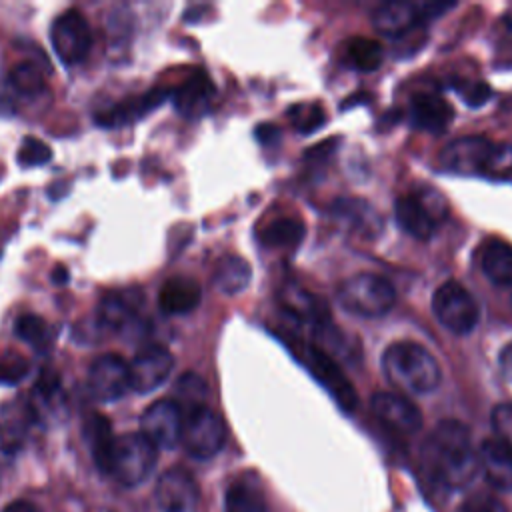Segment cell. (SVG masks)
Returning <instances> with one entry per match:
<instances>
[{
	"mask_svg": "<svg viewBox=\"0 0 512 512\" xmlns=\"http://www.w3.org/2000/svg\"><path fill=\"white\" fill-rule=\"evenodd\" d=\"M52 278H54V282H56V284H62V282H66V280H68V270H66V268H62V266H58Z\"/></svg>",
	"mask_w": 512,
	"mask_h": 512,
	"instance_id": "obj_44",
	"label": "cell"
},
{
	"mask_svg": "<svg viewBox=\"0 0 512 512\" xmlns=\"http://www.w3.org/2000/svg\"><path fill=\"white\" fill-rule=\"evenodd\" d=\"M202 300V288L194 278L174 276L166 280L158 294V306L164 314H188Z\"/></svg>",
	"mask_w": 512,
	"mask_h": 512,
	"instance_id": "obj_21",
	"label": "cell"
},
{
	"mask_svg": "<svg viewBox=\"0 0 512 512\" xmlns=\"http://www.w3.org/2000/svg\"><path fill=\"white\" fill-rule=\"evenodd\" d=\"M296 352L306 364V368L312 372V376L330 392V396L338 402L340 408L352 412L356 408V390L352 388L350 380L344 376V372L338 368V364L332 360L328 352H324L316 344L300 342L296 340Z\"/></svg>",
	"mask_w": 512,
	"mask_h": 512,
	"instance_id": "obj_8",
	"label": "cell"
},
{
	"mask_svg": "<svg viewBox=\"0 0 512 512\" xmlns=\"http://www.w3.org/2000/svg\"><path fill=\"white\" fill-rule=\"evenodd\" d=\"M460 512H510V510L494 496L476 494L462 504Z\"/></svg>",
	"mask_w": 512,
	"mask_h": 512,
	"instance_id": "obj_39",
	"label": "cell"
},
{
	"mask_svg": "<svg viewBox=\"0 0 512 512\" xmlns=\"http://www.w3.org/2000/svg\"><path fill=\"white\" fill-rule=\"evenodd\" d=\"M432 312L442 326L454 334H470L480 318V308L472 294L456 280L440 284L432 296Z\"/></svg>",
	"mask_w": 512,
	"mask_h": 512,
	"instance_id": "obj_7",
	"label": "cell"
},
{
	"mask_svg": "<svg viewBox=\"0 0 512 512\" xmlns=\"http://www.w3.org/2000/svg\"><path fill=\"white\" fill-rule=\"evenodd\" d=\"M174 390H176V398H178V400H174V402L182 408V412H184V408H186V412H188V410H192V408L204 406L206 384H204V380H202L198 374H192V372L182 374V376L178 378Z\"/></svg>",
	"mask_w": 512,
	"mask_h": 512,
	"instance_id": "obj_34",
	"label": "cell"
},
{
	"mask_svg": "<svg viewBox=\"0 0 512 512\" xmlns=\"http://www.w3.org/2000/svg\"><path fill=\"white\" fill-rule=\"evenodd\" d=\"M88 390L98 402L120 400L130 390L128 362L120 356H98L88 370Z\"/></svg>",
	"mask_w": 512,
	"mask_h": 512,
	"instance_id": "obj_14",
	"label": "cell"
},
{
	"mask_svg": "<svg viewBox=\"0 0 512 512\" xmlns=\"http://www.w3.org/2000/svg\"><path fill=\"white\" fill-rule=\"evenodd\" d=\"M84 436H86V442L90 446L96 466L102 472H108L110 456H112V448H114V440H116V436L112 434L110 422L102 414H90L84 422Z\"/></svg>",
	"mask_w": 512,
	"mask_h": 512,
	"instance_id": "obj_26",
	"label": "cell"
},
{
	"mask_svg": "<svg viewBox=\"0 0 512 512\" xmlns=\"http://www.w3.org/2000/svg\"><path fill=\"white\" fill-rule=\"evenodd\" d=\"M410 120L416 128L440 134L454 120L452 104L438 94H416L410 102Z\"/></svg>",
	"mask_w": 512,
	"mask_h": 512,
	"instance_id": "obj_20",
	"label": "cell"
},
{
	"mask_svg": "<svg viewBox=\"0 0 512 512\" xmlns=\"http://www.w3.org/2000/svg\"><path fill=\"white\" fill-rule=\"evenodd\" d=\"M288 118L292 120L294 128H298L304 134L318 130L326 122V114L318 102H302L292 106Z\"/></svg>",
	"mask_w": 512,
	"mask_h": 512,
	"instance_id": "obj_35",
	"label": "cell"
},
{
	"mask_svg": "<svg viewBox=\"0 0 512 512\" xmlns=\"http://www.w3.org/2000/svg\"><path fill=\"white\" fill-rule=\"evenodd\" d=\"M394 216L404 232L418 240H428L446 216V206L440 202L434 204L422 194H404L396 198Z\"/></svg>",
	"mask_w": 512,
	"mask_h": 512,
	"instance_id": "obj_11",
	"label": "cell"
},
{
	"mask_svg": "<svg viewBox=\"0 0 512 512\" xmlns=\"http://www.w3.org/2000/svg\"><path fill=\"white\" fill-rule=\"evenodd\" d=\"M482 272L496 286H512V246L502 240L486 244L482 258Z\"/></svg>",
	"mask_w": 512,
	"mask_h": 512,
	"instance_id": "obj_28",
	"label": "cell"
},
{
	"mask_svg": "<svg viewBox=\"0 0 512 512\" xmlns=\"http://www.w3.org/2000/svg\"><path fill=\"white\" fill-rule=\"evenodd\" d=\"M32 422V404L10 400L0 406V448L6 454L22 450Z\"/></svg>",
	"mask_w": 512,
	"mask_h": 512,
	"instance_id": "obj_19",
	"label": "cell"
},
{
	"mask_svg": "<svg viewBox=\"0 0 512 512\" xmlns=\"http://www.w3.org/2000/svg\"><path fill=\"white\" fill-rule=\"evenodd\" d=\"M282 306L294 316L304 322H314L316 326L328 324V308L324 306L322 300H318L314 294L306 292L304 288L296 284H286L280 292Z\"/></svg>",
	"mask_w": 512,
	"mask_h": 512,
	"instance_id": "obj_25",
	"label": "cell"
},
{
	"mask_svg": "<svg viewBox=\"0 0 512 512\" xmlns=\"http://www.w3.org/2000/svg\"><path fill=\"white\" fill-rule=\"evenodd\" d=\"M158 460V448L142 434L130 432L114 440L108 474H112L122 486L134 488L148 480Z\"/></svg>",
	"mask_w": 512,
	"mask_h": 512,
	"instance_id": "obj_4",
	"label": "cell"
},
{
	"mask_svg": "<svg viewBox=\"0 0 512 512\" xmlns=\"http://www.w3.org/2000/svg\"><path fill=\"white\" fill-rule=\"evenodd\" d=\"M14 332L20 340L36 350H44L50 342V328L36 314H22L14 324Z\"/></svg>",
	"mask_w": 512,
	"mask_h": 512,
	"instance_id": "obj_33",
	"label": "cell"
},
{
	"mask_svg": "<svg viewBox=\"0 0 512 512\" xmlns=\"http://www.w3.org/2000/svg\"><path fill=\"white\" fill-rule=\"evenodd\" d=\"M2 512H40L36 504L28 502V500H12L10 504H6V508Z\"/></svg>",
	"mask_w": 512,
	"mask_h": 512,
	"instance_id": "obj_43",
	"label": "cell"
},
{
	"mask_svg": "<svg viewBox=\"0 0 512 512\" xmlns=\"http://www.w3.org/2000/svg\"><path fill=\"white\" fill-rule=\"evenodd\" d=\"M226 512H268L264 490L254 474L238 476L224 496Z\"/></svg>",
	"mask_w": 512,
	"mask_h": 512,
	"instance_id": "obj_24",
	"label": "cell"
},
{
	"mask_svg": "<svg viewBox=\"0 0 512 512\" xmlns=\"http://www.w3.org/2000/svg\"><path fill=\"white\" fill-rule=\"evenodd\" d=\"M8 82L12 90L24 98H38L48 92L44 74L34 62L16 64L8 74Z\"/></svg>",
	"mask_w": 512,
	"mask_h": 512,
	"instance_id": "obj_31",
	"label": "cell"
},
{
	"mask_svg": "<svg viewBox=\"0 0 512 512\" xmlns=\"http://www.w3.org/2000/svg\"><path fill=\"white\" fill-rule=\"evenodd\" d=\"M480 470L492 488L512 492V448L498 438H486L478 450Z\"/></svg>",
	"mask_w": 512,
	"mask_h": 512,
	"instance_id": "obj_18",
	"label": "cell"
},
{
	"mask_svg": "<svg viewBox=\"0 0 512 512\" xmlns=\"http://www.w3.org/2000/svg\"><path fill=\"white\" fill-rule=\"evenodd\" d=\"M252 278L250 264L240 256H224L214 270V286L222 294H240Z\"/></svg>",
	"mask_w": 512,
	"mask_h": 512,
	"instance_id": "obj_29",
	"label": "cell"
},
{
	"mask_svg": "<svg viewBox=\"0 0 512 512\" xmlns=\"http://www.w3.org/2000/svg\"><path fill=\"white\" fill-rule=\"evenodd\" d=\"M510 302H512V300H510Z\"/></svg>",
	"mask_w": 512,
	"mask_h": 512,
	"instance_id": "obj_45",
	"label": "cell"
},
{
	"mask_svg": "<svg viewBox=\"0 0 512 512\" xmlns=\"http://www.w3.org/2000/svg\"><path fill=\"white\" fill-rule=\"evenodd\" d=\"M166 98H168V90L154 88V90H150V92H146V94H142L138 98L122 100L120 104L112 106L110 110L98 114L96 122L106 126V128H116V126L130 124V122L142 118L144 114H148L158 104H162Z\"/></svg>",
	"mask_w": 512,
	"mask_h": 512,
	"instance_id": "obj_22",
	"label": "cell"
},
{
	"mask_svg": "<svg viewBox=\"0 0 512 512\" xmlns=\"http://www.w3.org/2000/svg\"><path fill=\"white\" fill-rule=\"evenodd\" d=\"M346 58L360 72H372L380 68L384 60V48L378 40L366 36H354L346 42Z\"/></svg>",
	"mask_w": 512,
	"mask_h": 512,
	"instance_id": "obj_30",
	"label": "cell"
},
{
	"mask_svg": "<svg viewBox=\"0 0 512 512\" xmlns=\"http://www.w3.org/2000/svg\"><path fill=\"white\" fill-rule=\"evenodd\" d=\"M374 416L400 434H416L422 428L420 408L406 396L396 392H376L370 398Z\"/></svg>",
	"mask_w": 512,
	"mask_h": 512,
	"instance_id": "obj_16",
	"label": "cell"
},
{
	"mask_svg": "<svg viewBox=\"0 0 512 512\" xmlns=\"http://www.w3.org/2000/svg\"><path fill=\"white\" fill-rule=\"evenodd\" d=\"M498 366H500L502 376L512 382V340L500 350V354H498Z\"/></svg>",
	"mask_w": 512,
	"mask_h": 512,
	"instance_id": "obj_41",
	"label": "cell"
},
{
	"mask_svg": "<svg viewBox=\"0 0 512 512\" xmlns=\"http://www.w3.org/2000/svg\"><path fill=\"white\" fill-rule=\"evenodd\" d=\"M256 136H258V140H260L262 144H274V142L280 140V132H278V128H276L274 124H262V126H258Z\"/></svg>",
	"mask_w": 512,
	"mask_h": 512,
	"instance_id": "obj_42",
	"label": "cell"
},
{
	"mask_svg": "<svg viewBox=\"0 0 512 512\" xmlns=\"http://www.w3.org/2000/svg\"><path fill=\"white\" fill-rule=\"evenodd\" d=\"M438 164L460 176H506L512 170V146L494 144L484 136H462L440 152Z\"/></svg>",
	"mask_w": 512,
	"mask_h": 512,
	"instance_id": "obj_3",
	"label": "cell"
},
{
	"mask_svg": "<svg viewBox=\"0 0 512 512\" xmlns=\"http://www.w3.org/2000/svg\"><path fill=\"white\" fill-rule=\"evenodd\" d=\"M180 442L192 458L208 460L216 456L226 442L224 420L206 404L192 408L184 414Z\"/></svg>",
	"mask_w": 512,
	"mask_h": 512,
	"instance_id": "obj_6",
	"label": "cell"
},
{
	"mask_svg": "<svg viewBox=\"0 0 512 512\" xmlns=\"http://www.w3.org/2000/svg\"><path fill=\"white\" fill-rule=\"evenodd\" d=\"M52 158V150L46 142L26 136L18 148V162L22 166H42Z\"/></svg>",
	"mask_w": 512,
	"mask_h": 512,
	"instance_id": "obj_37",
	"label": "cell"
},
{
	"mask_svg": "<svg viewBox=\"0 0 512 512\" xmlns=\"http://www.w3.org/2000/svg\"><path fill=\"white\" fill-rule=\"evenodd\" d=\"M338 302L356 316L374 318L386 314L394 306L396 292L386 278L360 272L342 282L338 288Z\"/></svg>",
	"mask_w": 512,
	"mask_h": 512,
	"instance_id": "obj_5",
	"label": "cell"
},
{
	"mask_svg": "<svg viewBox=\"0 0 512 512\" xmlns=\"http://www.w3.org/2000/svg\"><path fill=\"white\" fill-rule=\"evenodd\" d=\"M422 464L426 476L440 488H466L480 470L468 426L458 420L438 422L424 440Z\"/></svg>",
	"mask_w": 512,
	"mask_h": 512,
	"instance_id": "obj_1",
	"label": "cell"
},
{
	"mask_svg": "<svg viewBox=\"0 0 512 512\" xmlns=\"http://www.w3.org/2000/svg\"><path fill=\"white\" fill-rule=\"evenodd\" d=\"M334 216L344 222L346 226H350L352 230L360 232V234H376V230L380 228V218L378 214L372 210V206L364 200L358 198H340L334 202L332 206Z\"/></svg>",
	"mask_w": 512,
	"mask_h": 512,
	"instance_id": "obj_27",
	"label": "cell"
},
{
	"mask_svg": "<svg viewBox=\"0 0 512 512\" xmlns=\"http://www.w3.org/2000/svg\"><path fill=\"white\" fill-rule=\"evenodd\" d=\"M52 50L66 66L80 64L92 46V32L82 12L70 8L62 12L50 28Z\"/></svg>",
	"mask_w": 512,
	"mask_h": 512,
	"instance_id": "obj_9",
	"label": "cell"
},
{
	"mask_svg": "<svg viewBox=\"0 0 512 512\" xmlns=\"http://www.w3.org/2000/svg\"><path fill=\"white\" fill-rule=\"evenodd\" d=\"M452 6V2H386L374 12L372 22L386 36H402Z\"/></svg>",
	"mask_w": 512,
	"mask_h": 512,
	"instance_id": "obj_10",
	"label": "cell"
},
{
	"mask_svg": "<svg viewBox=\"0 0 512 512\" xmlns=\"http://www.w3.org/2000/svg\"><path fill=\"white\" fill-rule=\"evenodd\" d=\"M28 372H30V364L22 354H16L10 350L0 354V384H6V386L18 384L28 376Z\"/></svg>",
	"mask_w": 512,
	"mask_h": 512,
	"instance_id": "obj_36",
	"label": "cell"
},
{
	"mask_svg": "<svg viewBox=\"0 0 512 512\" xmlns=\"http://www.w3.org/2000/svg\"><path fill=\"white\" fill-rule=\"evenodd\" d=\"M172 368L174 356L168 352V348L158 344L144 346L128 364L130 388L138 394H148L168 380Z\"/></svg>",
	"mask_w": 512,
	"mask_h": 512,
	"instance_id": "obj_13",
	"label": "cell"
},
{
	"mask_svg": "<svg viewBox=\"0 0 512 512\" xmlns=\"http://www.w3.org/2000/svg\"><path fill=\"white\" fill-rule=\"evenodd\" d=\"M142 304V294L136 288L110 292L102 298L98 306V322L110 330L130 332L138 324V308Z\"/></svg>",
	"mask_w": 512,
	"mask_h": 512,
	"instance_id": "obj_17",
	"label": "cell"
},
{
	"mask_svg": "<svg viewBox=\"0 0 512 512\" xmlns=\"http://www.w3.org/2000/svg\"><path fill=\"white\" fill-rule=\"evenodd\" d=\"M304 224L294 218H278L270 222L262 232V242L270 248L290 250L296 248L304 238Z\"/></svg>",
	"mask_w": 512,
	"mask_h": 512,
	"instance_id": "obj_32",
	"label": "cell"
},
{
	"mask_svg": "<svg viewBox=\"0 0 512 512\" xmlns=\"http://www.w3.org/2000/svg\"><path fill=\"white\" fill-rule=\"evenodd\" d=\"M460 94H462V98H464V102H466L468 106L478 108V106H482V104L488 102V98H490V88H488L484 82H472V84L462 86V88H460Z\"/></svg>",
	"mask_w": 512,
	"mask_h": 512,
	"instance_id": "obj_40",
	"label": "cell"
},
{
	"mask_svg": "<svg viewBox=\"0 0 512 512\" xmlns=\"http://www.w3.org/2000/svg\"><path fill=\"white\" fill-rule=\"evenodd\" d=\"M182 424H184V412L182 408L170 400H156L152 402L142 418H140V426H142V434L156 446V448H164L170 450L180 442L182 436Z\"/></svg>",
	"mask_w": 512,
	"mask_h": 512,
	"instance_id": "obj_12",
	"label": "cell"
},
{
	"mask_svg": "<svg viewBox=\"0 0 512 512\" xmlns=\"http://www.w3.org/2000/svg\"><path fill=\"white\" fill-rule=\"evenodd\" d=\"M198 498L196 480L182 468L166 470L154 488V500L160 512H194Z\"/></svg>",
	"mask_w": 512,
	"mask_h": 512,
	"instance_id": "obj_15",
	"label": "cell"
},
{
	"mask_svg": "<svg viewBox=\"0 0 512 512\" xmlns=\"http://www.w3.org/2000/svg\"><path fill=\"white\" fill-rule=\"evenodd\" d=\"M212 96H214V86L210 78L204 72H196L174 90L172 100L176 110L182 116L198 118L208 110Z\"/></svg>",
	"mask_w": 512,
	"mask_h": 512,
	"instance_id": "obj_23",
	"label": "cell"
},
{
	"mask_svg": "<svg viewBox=\"0 0 512 512\" xmlns=\"http://www.w3.org/2000/svg\"><path fill=\"white\" fill-rule=\"evenodd\" d=\"M492 428L496 438L512 448V402H502L492 410Z\"/></svg>",
	"mask_w": 512,
	"mask_h": 512,
	"instance_id": "obj_38",
	"label": "cell"
},
{
	"mask_svg": "<svg viewBox=\"0 0 512 512\" xmlns=\"http://www.w3.org/2000/svg\"><path fill=\"white\" fill-rule=\"evenodd\" d=\"M382 368L388 382L406 394H428L440 384L436 358L418 342L390 344L382 356Z\"/></svg>",
	"mask_w": 512,
	"mask_h": 512,
	"instance_id": "obj_2",
	"label": "cell"
}]
</instances>
